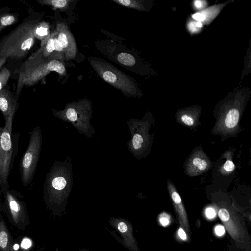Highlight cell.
Segmentation results:
<instances>
[{"label": "cell", "instance_id": "d4e9b609", "mask_svg": "<svg viewBox=\"0 0 251 251\" xmlns=\"http://www.w3.org/2000/svg\"><path fill=\"white\" fill-rule=\"evenodd\" d=\"M158 218L160 224L164 226L168 225L171 221L170 216L166 212L161 213Z\"/></svg>", "mask_w": 251, "mask_h": 251}, {"label": "cell", "instance_id": "f1b7e54d", "mask_svg": "<svg viewBox=\"0 0 251 251\" xmlns=\"http://www.w3.org/2000/svg\"><path fill=\"white\" fill-rule=\"evenodd\" d=\"M215 231L218 236H222L225 233V228L222 226L218 225L216 226Z\"/></svg>", "mask_w": 251, "mask_h": 251}, {"label": "cell", "instance_id": "cb8c5ba5", "mask_svg": "<svg viewBox=\"0 0 251 251\" xmlns=\"http://www.w3.org/2000/svg\"><path fill=\"white\" fill-rule=\"evenodd\" d=\"M143 142V139L141 135L138 134L134 135L132 139V144L135 149L137 150L140 148Z\"/></svg>", "mask_w": 251, "mask_h": 251}, {"label": "cell", "instance_id": "d6986e66", "mask_svg": "<svg viewBox=\"0 0 251 251\" xmlns=\"http://www.w3.org/2000/svg\"><path fill=\"white\" fill-rule=\"evenodd\" d=\"M117 59L120 63L126 66H131L135 63V59L134 56L127 53L119 54Z\"/></svg>", "mask_w": 251, "mask_h": 251}, {"label": "cell", "instance_id": "3957f363", "mask_svg": "<svg viewBox=\"0 0 251 251\" xmlns=\"http://www.w3.org/2000/svg\"><path fill=\"white\" fill-rule=\"evenodd\" d=\"M88 60L97 75L113 87L127 96L137 94L134 80L110 63L101 58L88 57Z\"/></svg>", "mask_w": 251, "mask_h": 251}, {"label": "cell", "instance_id": "4fadbf2b", "mask_svg": "<svg viewBox=\"0 0 251 251\" xmlns=\"http://www.w3.org/2000/svg\"><path fill=\"white\" fill-rule=\"evenodd\" d=\"M0 251H16L11 234L1 214L0 216Z\"/></svg>", "mask_w": 251, "mask_h": 251}, {"label": "cell", "instance_id": "484cf974", "mask_svg": "<svg viewBox=\"0 0 251 251\" xmlns=\"http://www.w3.org/2000/svg\"><path fill=\"white\" fill-rule=\"evenodd\" d=\"M66 116L71 121H75L77 119V111L74 108H68L66 111Z\"/></svg>", "mask_w": 251, "mask_h": 251}, {"label": "cell", "instance_id": "83f0119b", "mask_svg": "<svg viewBox=\"0 0 251 251\" xmlns=\"http://www.w3.org/2000/svg\"><path fill=\"white\" fill-rule=\"evenodd\" d=\"M192 18L198 21V22H201L205 19V16L200 13H196L192 15Z\"/></svg>", "mask_w": 251, "mask_h": 251}, {"label": "cell", "instance_id": "4316f807", "mask_svg": "<svg viewBox=\"0 0 251 251\" xmlns=\"http://www.w3.org/2000/svg\"><path fill=\"white\" fill-rule=\"evenodd\" d=\"M205 214L207 218L212 219L215 217L216 212L214 208L208 207L205 210Z\"/></svg>", "mask_w": 251, "mask_h": 251}, {"label": "cell", "instance_id": "603a6c76", "mask_svg": "<svg viewBox=\"0 0 251 251\" xmlns=\"http://www.w3.org/2000/svg\"><path fill=\"white\" fill-rule=\"evenodd\" d=\"M235 166L232 160L228 159L224 164L222 169L225 173H230L235 169Z\"/></svg>", "mask_w": 251, "mask_h": 251}, {"label": "cell", "instance_id": "4dcf8cb0", "mask_svg": "<svg viewBox=\"0 0 251 251\" xmlns=\"http://www.w3.org/2000/svg\"><path fill=\"white\" fill-rule=\"evenodd\" d=\"M7 59L6 58H0V72L2 68V67L4 66L5 63H6Z\"/></svg>", "mask_w": 251, "mask_h": 251}, {"label": "cell", "instance_id": "ffe728a7", "mask_svg": "<svg viewBox=\"0 0 251 251\" xmlns=\"http://www.w3.org/2000/svg\"><path fill=\"white\" fill-rule=\"evenodd\" d=\"M11 75L10 70L6 67H3L0 72V91L5 87Z\"/></svg>", "mask_w": 251, "mask_h": 251}, {"label": "cell", "instance_id": "9c48e42d", "mask_svg": "<svg viewBox=\"0 0 251 251\" xmlns=\"http://www.w3.org/2000/svg\"><path fill=\"white\" fill-rule=\"evenodd\" d=\"M55 31L57 41L63 50L65 59H74L77 53V46L67 24L64 22L57 23Z\"/></svg>", "mask_w": 251, "mask_h": 251}, {"label": "cell", "instance_id": "d6a6232c", "mask_svg": "<svg viewBox=\"0 0 251 251\" xmlns=\"http://www.w3.org/2000/svg\"><path fill=\"white\" fill-rule=\"evenodd\" d=\"M4 127L1 126L0 123V141H1V135L3 131Z\"/></svg>", "mask_w": 251, "mask_h": 251}, {"label": "cell", "instance_id": "30bf717a", "mask_svg": "<svg viewBox=\"0 0 251 251\" xmlns=\"http://www.w3.org/2000/svg\"><path fill=\"white\" fill-rule=\"evenodd\" d=\"M211 166V162L206 154L201 149L194 151L185 164V170L191 176L200 175L208 170Z\"/></svg>", "mask_w": 251, "mask_h": 251}, {"label": "cell", "instance_id": "277c9868", "mask_svg": "<svg viewBox=\"0 0 251 251\" xmlns=\"http://www.w3.org/2000/svg\"><path fill=\"white\" fill-rule=\"evenodd\" d=\"M0 211L19 230L24 231L29 225V217L24 197L15 190H0Z\"/></svg>", "mask_w": 251, "mask_h": 251}, {"label": "cell", "instance_id": "f546056e", "mask_svg": "<svg viewBox=\"0 0 251 251\" xmlns=\"http://www.w3.org/2000/svg\"><path fill=\"white\" fill-rule=\"evenodd\" d=\"M178 235L183 240H186L187 239L186 234L181 227H180L178 230Z\"/></svg>", "mask_w": 251, "mask_h": 251}, {"label": "cell", "instance_id": "e0dca14e", "mask_svg": "<svg viewBox=\"0 0 251 251\" xmlns=\"http://www.w3.org/2000/svg\"><path fill=\"white\" fill-rule=\"evenodd\" d=\"M41 5L50 6L53 9L65 11L69 8L71 0H36Z\"/></svg>", "mask_w": 251, "mask_h": 251}, {"label": "cell", "instance_id": "836d02e7", "mask_svg": "<svg viewBox=\"0 0 251 251\" xmlns=\"http://www.w3.org/2000/svg\"><path fill=\"white\" fill-rule=\"evenodd\" d=\"M196 26L198 28H201L202 27V24L201 22H197L196 23Z\"/></svg>", "mask_w": 251, "mask_h": 251}, {"label": "cell", "instance_id": "7402d4cb", "mask_svg": "<svg viewBox=\"0 0 251 251\" xmlns=\"http://www.w3.org/2000/svg\"><path fill=\"white\" fill-rule=\"evenodd\" d=\"M180 121L183 124L189 126H192L196 123L195 119L187 114L182 115L180 117Z\"/></svg>", "mask_w": 251, "mask_h": 251}, {"label": "cell", "instance_id": "e575fe53", "mask_svg": "<svg viewBox=\"0 0 251 251\" xmlns=\"http://www.w3.org/2000/svg\"><path fill=\"white\" fill-rule=\"evenodd\" d=\"M78 251H91L88 250L86 248H82V249L79 250Z\"/></svg>", "mask_w": 251, "mask_h": 251}, {"label": "cell", "instance_id": "9a60e30c", "mask_svg": "<svg viewBox=\"0 0 251 251\" xmlns=\"http://www.w3.org/2000/svg\"><path fill=\"white\" fill-rule=\"evenodd\" d=\"M19 17L18 13L10 12L8 8L0 9V35L4 29L18 22Z\"/></svg>", "mask_w": 251, "mask_h": 251}, {"label": "cell", "instance_id": "5bb4252c", "mask_svg": "<svg viewBox=\"0 0 251 251\" xmlns=\"http://www.w3.org/2000/svg\"><path fill=\"white\" fill-rule=\"evenodd\" d=\"M55 31L50 33L46 37L42 40L41 47L39 48L43 57L46 59H54V37Z\"/></svg>", "mask_w": 251, "mask_h": 251}, {"label": "cell", "instance_id": "6da1fadb", "mask_svg": "<svg viewBox=\"0 0 251 251\" xmlns=\"http://www.w3.org/2000/svg\"><path fill=\"white\" fill-rule=\"evenodd\" d=\"M42 14L32 12L15 28L0 38V58L21 60L27 56L36 39Z\"/></svg>", "mask_w": 251, "mask_h": 251}, {"label": "cell", "instance_id": "8992f818", "mask_svg": "<svg viewBox=\"0 0 251 251\" xmlns=\"http://www.w3.org/2000/svg\"><path fill=\"white\" fill-rule=\"evenodd\" d=\"M41 145V133L36 127L30 132L29 143L19 164L21 179L23 185L26 187L32 181L38 160Z\"/></svg>", "mask_w": 251, "mask_h": 251}, {"label": "cell", "instance_id": "5b68a950", "mask_svg": "<svg viewBox=\"0 0 251 251\" xmlns=\"http://www.w3.org/2000/svg\"><path fill=\"white\" fill-rule=\"evenodd\" d=\"M218 215L238 249L250 251L251 237L242 218L230 205L223 202L217 204Z\"/></svg>", "mask_w": 251, "mask_h": 251}, {"label": "cell", "instance_id": "ac0fdd59", "mask_svg": "<svg viewBox=\"0 0 251 251\" xmlns=\"http://www.w3.org/2000/svg\"><path fill=\"white\" fill-rule=\"evenodd\" d=\"M111 1L122 6L137 10L143 9L141 4L136 0H111Z\"/></svg>", "mask_w": 251, "mask_h": 251}, {"label": "cell", "instance_id": "44dd1931", "mask_svg": "<svg viewBox=\"0 0 251 251\" xmlns=\"http://www.w3.org/2000/svg\"><path fill=\"white\" fill-rule=\"evenodd\" d=\"M66 184V181L62 177H55L51 181L52 187L57 190H61L64 189Z\"/></svg>", "mask_w": 251, "mask_h": 251}, {"label": "cell", "instance_id": "7c38bea8", "mask_svg": "<svg viewBox=\"0 0 251 251\" xmlns=\"http://www.w3.org/2000/svg\"><path fill=\"white\" fill-rule=\"evenodd\" d=\"M18 100L8 89L4 87L0 91V111L5 122L10 116H14L18 107Z\"/></svg>", "mask_w": 251, "mask_h": 251}, {"label": "cell", "instance_id": "7a4b0ae2", "mask_svg": "<svg viewBox=\"0 0 251 251\" xmlns=\"http://www.w3.org/2000/svg\"><path fill=\"white\" fill-rule=\"evenodd\" d=\"M58 73L60 77L66 75L64 63L56 59L44 58L40 49L25 60L18 70L15 96L18 100L22 89L31 87L44 78L50 72Z\"/></svg>", "mask_w": 251, "mask_h": 251}, {"label": "cell", "instance_id": "ba28073f", "mask_svg": "<svg viewBox=\"0 0 251 251\" xmlns=\"http://www.w3.org/2000/svg\"><path fill=\"white\" fill-rule=\"evenodd\" d=\"M110 225L120 234L122 238V244L129 251H140L138 243L133 235V228L131 222L123 218L111 217Z\"/></svg>", "mask_w": 251, "mask_h": 251}, {"label": "cell", "instance_id": "8fae6325", "mask_svg": "<svg viewBox=\"0 0 251 251\" xmlns=\"http://www.w3.org/2000/svg\"><path fill=\"white\" fill-rule=\"evenodd\" d=\"M168 188L180 227L187 233H189L190 226L188 218L181 197L173 184L170 180H168Z\"/></svg>", "mask_w": 251, "mask_h": 251}, {"label": "cell", "instance_id": "2e32d148", "mask_svg": "<svg viewBox=\"0 0 251 251\" xmlns=\"http://www.w3.org/2000/svg\"><path fill=\"white\" fill-rule=\"evenodd\" d=\"M240 118V113L236 109H230L226 115L222 122H220L221 127L225 130L231 131L237 126Z\"/></svg>", "mask_w": 251, "mask_h": 251}, {"label": "cell", "instance_id": "1f68e13d", "mask_svg": "<svg viewBox=\"0 0 251 251\" xmlns=\"http://www.w3.org/2000/svg\"><path fill=\"white\" fill-rule=\"evenodd\" d=\"M195 5L197 8H200L201 6V2L200 0H196L195 1Z\"/></svg>", "mask_w": 251, "mask_h": 251}, {"label": "cell", "instance_id": "52a82bcc", "mask_svg": "<svg viewBox=\"0 0 251 251\" xmlns=\"http://www.w3.org/2000/svg\"><path fill=\"white\" fill-rule=\"evenodd\" d=\"M14 116H10L5 122L0 146V190L9 188L8 176L11 169L13 156L12 139V122Z\"/></svg>", "mask_w": 251, "mask_h": 251}]
</instances>
